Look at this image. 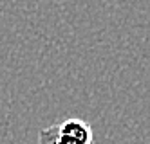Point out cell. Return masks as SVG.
I'll return each mask as SVG.
<instances>
[{
  "label": "cell",
  "mask_w": 150,
  "mask_h": 144,
  "mask_svg": "<svg viewBox=\"0 0 150 144\" xmlns=\"http://www.w3.org/2000/svg\"><path fill=\"white\" fill-rule=\"evenodd\" d=\"M38 144H92V128L80 117H69L42 130Z\"/></svg>",
  "instance_id": "obj_1"
}]
</instances>
